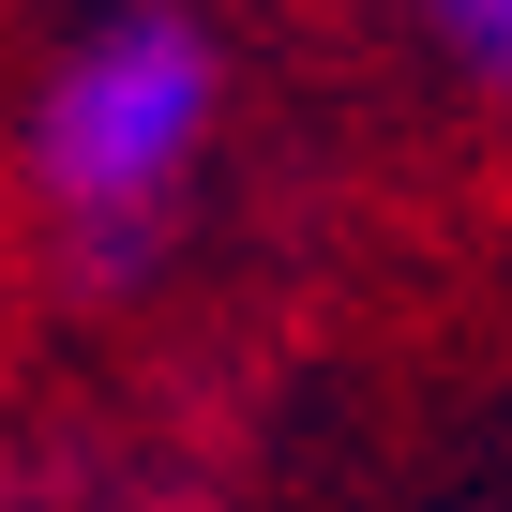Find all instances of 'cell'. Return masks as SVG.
Here are the masks:
<instances>
[{
    "instance_id": "cell-1",
    "label": "cell",
    "mask_w": 512,
    "mask_h": 512,
    "mask_svg": "<svg viewBox=\"0 0 512 512\" xmlns=\"http://www.w3.org/2000/svg\"><path fill=\"white\" fill-rule=\"evenodd\" d=\"M211 121H226V31L196 0H106L31 76L16 181H31L46 241L76 256V287H136L166 256V226L211 166Z\"/></svg>"
},
{
    "instance_id": "cell-2",
    "label": "cell",
    "mask_w": 512,
    "mask_h": 512,
    "mask_svg": "<svg viewBox=\"0 0 512 512\" xmlns=\"http://www.w3.org/2000/svg\"><path fill=\"white\" fill-rule=\"evenodd\" d=\"M422 31H437V61L512 121V0H422Z\"/></svg>"
}]
</instances>
